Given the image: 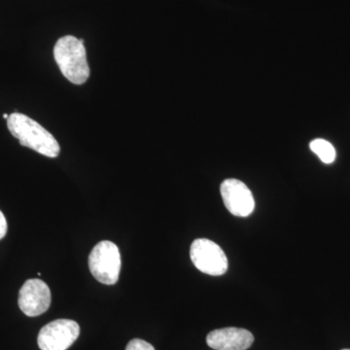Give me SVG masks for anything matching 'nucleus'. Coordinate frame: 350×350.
<instances>
[{
	"instance_id": "f257e3e1",
	"label": "nucleus",
	"mask_w": 350,
	"mask_h": 350,
	"mask_svg": "<svg viewBox=\"0 0 350 350\" xmlns=\"http://www.w3.org/2000/svg\"><path fill=\"white\" fill-rule=\"evenodd\" d=\"M7 126L14 137L18 138L21 145L38 152L41 155L56 158L61 147L56 138L44 129L40 124L22 113L9 115Z\"/></svg>"
},
{
	"instance_id": "f03ea898",
	"label": "nucleus",
	"mask_w": 350,
	"mask_h": 350,
	"mask_svg": "<svg viewBox=\"0 0 350 350\" xmlns=\"http://www.w3.org/2000/svg\"><path fill=\"white\" fill-rule=\"evenodd\" d=\"M54 57L64 77L75 85H82L90 76L86 49L80 39L66 36L57 41Z\"/></svg>"
},
{
	"instance_id": "7ed1b4c3",
	"label": "nucleus",
	"mask_w": 350,
	"mask_h": 350,
	"mask_svg": "<svg viewBox=\"0 0 350 350\" xmlns=\"http://www.w3.org/2000/svg\"><path fill=\"white\" fill-rule=\"evenodd\" d=\"M121 266L118 246L112 241H100L90 254V271L94 278L103 284L113 285L118 282Z\"/></svg>"
},
{
	"instance_id": "20e7f679",
	"label": "nucleus",
	"mask_w": 350,
	"mask_h": 350,
	"mask_svg": "<svg viewBox=\"0 0 350 350\" xmlns=\"http://www.w3.org/2000/svg\"><path fill=\"white\" fill-rule=\"evenodd\" d=\"M190 257L196 268L206 275H223L228 271V258L224 251L209 239H196L191 245Z\"/></svg>"
},
{
	"instance_id": "39448f33",
	"label": "nucleus",
	"mask_w": 350,
	"mask_h": 350,
	"mask_svg": "<svg viewBox=\"0 0 350 350\" xmlns=\"http://www.w3.org/2000/svg\"><path fill=\"white\" fill-rule=\"evenodd\" d=\"M77 322L57 319L43 327L38 334V342L41 350H66L79 337Z\"/></svg>"
},
{
	"instance_id": "423d86ee",
	"label": "nucleus",
	"mask_w": 350,
	"mask_h": 350,
	"mask_svg": "<svg viewBox=\"0 0 350 350\" xmlns=\"http://www.w3.org/2000/svg\"><path fill=\"white\" fill-rule=\"evenodd\" d=\"M226 208L238 217H247L255 208V200L250 188L238 179H226L220 186Z\"/></svg>"
},
{
	"instance_id": "0eeeda50",
	"label": "nucleus",
	"mask_w": 350,
	"mask_h": 350,
	"mask_svg": "<svg viewBox=\"0 0 350 350\" xmlns=\"http://www.w3.org/2000/svg\"><path fill=\"white\" fill-rule=\"evenodd\" d=\"M50 288L43 280H29L21 288L18 304L27 317H36L47 312L51 305Z\"/></svg>"
},
{
	"instance_id": "6e6552de",
	"label": "nucleus",
	"mask_w": 350,
	"mask_h": 350,
	"mask_svg": "<svg viewBox=\"0 0 350 350\" xmlns=\"http://www.w3.org/2000/svg\"><path fill=\"white\" fill-rule=\"evenodd\" d=\"M253 342L252 333L236 327L217 329L211 332L206 337L208 347L215 350H246Z\"/></svg>"
},
{
	"instance_id": "1a4fd4ad",
	"label": "nucleus",
	"mask_w": 350,
	"mask_h": 350,
	"mask_svg": "<svg viewBox=\"0 0 350 350\" xmlns=\"http://www.w3.org/2000/svg\"><path fill=\"white\" fill-rule=\"evenodd\" d=\"M310 148L313 153L319 156L320 160L324 163L329 165V163L335 162L337 152L331 142L322 139V138H317L310 142Z\"/></svg>"
},
{
	"instance_id": "9d476101",
	"label": "nucleus",
	"mask_w": 350,
	"mask_h": 350,
	"mask_svg": "<svg viewBox=\"0 0 350 350\" xmlns=\"http://www.w3.org/2000/svg\"><path fill=\"white\" fill-rule=\"evenodd\" d=\"M126 350H155V349L149 342H145L144 340H139V338H135V340H131L129 342Z\"/></svg>"
},
{
	"instance_id": "9b49d317",
	"label": "nucleus",
	"mask_w": 350,
	"mask_h": 350,
	"mask_svg": "<svg viewBox=\"0 0 350 350\" xmlns=\"http://www.w3.org/2000/svg\"><path fill=\"white\" fill-rule=\"evenodd\" d=\"M7 232V221L4 214L0 211V239L5 237Z\"/></svg>"
},
{
	"instance_id": "f8f14e48",
	"label": "nucleus",
	"mask_w": 350,
	"mask_h": 350,
	"mask_svg": "<svg viewBox=\"0 0 350 350\" xmlns=\"http://www.w3.org/2000/svg\"><path fill=\"white\" fill-rule=\"evenodd\" d=\"M3 118H4V119H6V120H8V118H9V115H8V114H3Z\"/></svg>"
},
{
	"instance_id": "ddd939ff",
	"label": "nucleus",
	"mask_w": 350,
	"mask_h": 350,
	"mask_svg": "<svg viewBox=\"0 0 350 350\" xmlns=\"http://www.w3.org/2000/svg\"><path fill=\"white\" fill-rule=\"evenodd\" d=\"M342 350H350V349H342Z\"/></svg>"
}]
</instances>
